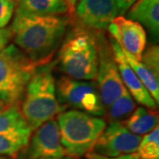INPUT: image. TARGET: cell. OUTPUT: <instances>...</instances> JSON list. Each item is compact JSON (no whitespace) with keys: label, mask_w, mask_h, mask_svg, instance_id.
I'll return each mask as SVG.
<instances>
[{"label":"cell","mask_w":159,"mask_h":159,"mask_svg":"<svg viewBox=\"0 0 159 159\" xmlns=\"http://www.w3.org/2000/svg\"><path fill=\"white\" fill-rule=\"evenodd\" d=\"M69 21V15H39L16 6L10 29L15 45L41 66L50 63Z\"/></svg>","instance_id":"6da1fadb"},{"label":"cell","mask_w":159,"mask_h":159,"mask_svg":"<svg viewBox=\"0 0 159 159\" xmlns=\"http://www.w3.org/2000/svg\"><path fill=\"white\" fill-rule=\"evenodd\" d=\"M20 108L33 131L47 121L55 119L66 109L58 102L56 80L50 63L35 68L25 89Z\"/></svg>","instance_id":"7a4b0ae2"},{"label":"cell","mask_w":159,"mask_h":159,"mask_svg":"<svg viewBox=\"0 0 159 159\" xmlns=\"http://www.w3.org/2000/svg\"><path fill=\"white\" fill-rule=\"evenodd\" d=\"M97 32L75 29L58 51L57 63L66 76L79 80H96L98 69Z\"/></svg>","instance_id":"3957f363"},{"label":"cell","mask_w":159,"mask_h":159,"mask_svg":"<svg viewBox=\"0 0 159 159\" xmlns=\"http://www.w3.org/2000/svg\"><path fill=\"white\" fill-rule=\"evenodd\" d=\"M57 118L66 156L74 157L89 153L106 126L103 119L78 110L63 111Z\"/></svg>","instance_id":"277c9868"},{"label":"cell","mask_w":159,"mask_h":159,"mask_svg":"<svg viewBox=\"0 0 159 159\" xmlns=\"http://www.w3.org/2000/svg\"><path fill=\"white\" fill-rule=\"evenodd\" d=\"M37 66L14 44L0 51V100L6 106L20 105L27 85Z\"/></svg>","instance_id":"5b68a950"},{"label":"cell","mask_w":159,"mask_h":159,"mask_svg":"<svg viewBox=\"0 0 159 159\" xmlns=\"http://www.w3.org/2000/svg\"><path fill=\"white\" fill-rule=\"evenodd\" d=\"M58 102L67 107L80 110L92 116H103L105 109L102 105L96 83L62 76L56 84Z\"/></svg>","instance_id":"8992f818"},{"label":"cell","mask_w":159,"mask_h":159,"mask_svg":"<svg viewBox=\"0 0 159 159\" xmlns=\"http://www.w3.org/2000/svg\"><path fill=\"white\" fill-rule=\"evenodd\" d=\"M97 40L99 60L96 80L102 105L107 109L126 89L120 78L110 43L99 32H97Z\"/></svg>","instance_id":"52a82bcc"},{"label":"cell","mask_w":159,"mask_h":159,"mask_svg":"<svg viewBox=\"0 0 159 159\" xmlns=\"http://www.w3.org/2000/svg\"><path fill=\"white\" fill-rule=\"evenodd\" d=\"M72 14L75 29L103 31L119 14L117 0H80Z\"/></svg>","instance_id":"ba28073f"},{"label":"cell","mask_w":159,"mask_h":159,"mask_svg":"<svg viewBox=\"0 0 159 159\" xmlns=\"http://www.w3.org/2000/svg\"><path fill=\"white\" fill-rule=\"evenodd\" d=\"M142 138L131 133L122 122L112 121L105 126L90 152L107 157L136 153Z\"/></svg>","instance_id":"9c48e42d"},{"label":"cell","mask_w":159,"mask_h":159,"mask_svg":"<svg viewBox=\"0 0 159 159\" xmlns=\"http://www.w3.org/2000/svg\"><path fill=\"white\" fill-rule=\"evenodd\" d=\"M65 156V149L60 142L58 125L55 119H51L34 129L28 145L16 155L19 159L63 158Z\"/></svg>","instance_id":"30bf717a"},{"label":"cell","mask_w":159,"mask_h":159,"mask_svg":"<svg viewBox=\"0 0 159 159\" xmlns=\"http://www.w3.org/2000/svg\"><path fill=\"white\" fill-rule=\"evenodd\" d=\"M108 31L120 48L140 61L147 45V33L140 23L120 15L109 25Z\"/></svg>","instance_id":"8fae6325"},{"label":"cell","mask_w":159,"mask_h":159,"mask_svg":"<svg viewBox=\"0 0 159 159\" xmlns=\"http://www.w3.org/2000/svg\"><path fill=\"white\" fill-rule=\"evenodd\" d=\"M110 45L113 53L115 62L119 69L120 78L126 90L140 104L145 106L146 108L155 110L157 107V103L149 92L142 84L141 80L138 78L135 73L131 68L120 46L111 38L110 40Z\"/></svg>","instance_id":"7c38bea8"},{"label":"cell","mask_w":159,"mask_h":159,"mask_svg":"<svg viewBox=\"0 0 159 159\" xmlns=\"http://www.w3.org/2000/svg\"><path fill=\"white\" fill-rule=\"evenodd\" d=\"M127 19L140 23L155 36L159 33V0H136L126 13Z\"/></svg>","instance_id":"4fadbf2b"},{"label":"cell","mask_w":159,"mask_h":159,"mask_svg":"<svg viewBox=\"0 0 159 159\" xmlns=\"http://www.w3.org/2000/svg\"><path fill=\"white\" fill-rule=\"evenodd\" d=\"M122 123L131 133L140 136L145 135L158 125V112L153 109L141 106L134 109Z\"/></svg>","instance_id":"5bb4252c"},{"label":"cell","mask_w":159,"mask_h":159,"mask_svg":"<svg viewBox=\"0 0 159 159\" xmlns=\"http://www.w3.org/2000/svg\"><path fill=\"white\" fill-rule=\"evenodd\" d=\"M17 7L39 15H69L71 10L64 0H16Z\"/></svg>","instance_id":"9a60e30c"},{"label":"cell","mask_w":159,"mask_h":159,"mask_svg":"<svg viewBox=\"0 0 159 159\" xmlns=\"http://www.w3.org/2000/svg\"><path fill=\"white\" fill-rule=\"evenodd\" d=\"M32 132L33 130L28 127L0 133V155L16 156L28 145Z\"/></svg>","instance_id":"2e32d148"},{"label":"cell","mask_w":159,"mask_h":159,"mask_svg":"<svg viewBox=\"0 0 159 159\" xmlns=\"http://www.w3.org/2000/svg\"><path fill=\"white\" fill-rule=\"evenodd\" d=\"M136 108V104L129 92L126 90L120 97H118L104 112V116L110 122L125 120Z\"/></svg>","instance_id":"e0dca14e"},{"label":"cell","mask_w":159,"mask_h":159,"mask_svg":"<svg viewBox=\"0 0 159 159\" xmlns=\"http://www.w3.org/2000/svg\"><path fill=\"white\" fill-rule=\"evenodd\" d=\"M29 127L23 118L20 105L6 106L0 111V133L20 130Z\"/></svg>","instance_id":"ac0fdd59"},{"label":"cell","mask_w":159,"mask_h":159,"mask_svg":"<svg viewBox=\"0 0 159 159\" xmlns=\"http://www.w3.org/2000/svg\"><path fill=\"white\" fill-rule=\"evenodd\" d=\"M136 154L140 159H159L158 125L142 137Z\"/></svg>","instance_id":"d6986e66"},{"label":"cell","mask_w":159,"mask_h":159,"mask_svg":"<svg viewBox=\"0 0 159 159\" xmlns=\"http://www.w3.org/2000/svg\"><path fill=\"white\" fill-rule=\"evenodd\" d=\"M141 62L144 66L159 79V49L157 45H151L145 48L141 57Z\"/></svg>","instance_id":"ffe728a7"},{"label":"cell","mask_w":159,"mask_h":159,"mask_svg":"<svg viewBox=\"0 0 159 159\" xmlns=\"http://www.w3.org/2000/svg\"><path fill=\"white\" fill-rule=\"evenodd\" d=\"M16 0H0V29L6 28L14 14Z\"/></svg>","instance_id":"44dd1931"},{"label":"cell","mask_w":159,"mask_h":159,"mask_svg":"<svg viewBox=\"0 0 159 159\" xmlns=\"http://www.w3.org/2000/svg\"><path fill=\"white\" fill-rule=\"evenodd\" d=\"M12 40V32L10 28L0 29V51L8 46L10 41Z\"/></svg>","instance_id":"7402d4cb"},{"label":"cell","mask_w":159,"mask_h":159,"mask_svg":"<svg viewBox=\"0 0 159 159\" xmlns=\"http://www.w3.org/2000/svg\"><path fill=\"white\" fill-rule=\"evenodd\" d=\"M88 155V159H140L139 157L137 156L136 153L130 154V155H125V156H121L118 157H102V156H98L96 154L89 153Z\"/></svg>","instance_id":"603a6c76"},{"label":"cell","mask_w":159,"mask_h":159,"mask_svg":"<svg viewBox=\"0 0 159 159\" xmlns=\"http://www.w3.org/2000/svg\"><path fill=\"white\" fill-rule=\"evenodd\" d=\"M135 1L136 0H117L119 14L120 15L125 14Z\"/></svg>","instance_id":"cb8c5ba5"},{"label":"cell","mask_w":159,"mask_h":159,"mask_svg":"<svg viewBox=\"0 0 159 159\" xmlns=\"http://www.w3.org/2000/svg\"><path fill=\"white\" fill-rule=\"evenodd\" d=\"M66 4H67V6H69V8H70V10H71V14L73 13V11L74 10V7L76 6V4H77V2L80 1V0H64Z\"/></svg>","instance_id":"d4e9b609"},{"label":"cell","mask_w":159,"mask_h":159,"mask_svg":"<svg viewBox=\"0 0 159 159\" xmlns=\"http://www.w3.org/2000/svg\"><path fill=\"white\" fill-rule=\"evenodd\" d=\"M6 105L4 103V102L2 101V100H0V111H2L4 109L6 108Z\"/></svg>","instance_id":"484cf974"},{"label":"cell","mask_w":159,"mask_h":159,"mask_svg":"<svg viewBox=\"0 0 159 159\" xmlns=\"http://www.w3.org/2000/svg\"><path fill=\"white\" fill-rule=\"evenodd\" d=\"M63 159H77V157H69V156H67V157H64Z\"/></svg>","instance_id":"4316f807"},{"label":"cell","mask_w":159,"mask_h":159,"mask_svg":"<svg viewBox=\"0 0 159 159\" xmlns=\"http://www.w3.org/2000/svg\"><path fill=\"white\" fill-rule=\"evenodd\" d=\"M64 158V157H63ZM63 158H57V157H43V158H38V159H63Z\"/></svg>","instance_id":"83f0119b"},{"label":"cell","mask_w":159,"mask_h":159,"mask_svg":"<svg viewBox=\"0 0 159 159\" xmlns=\"http://www.w3.org/2000/svg\"><path fill=\"white\" fill-rule=\"evenodd\" d=\"M0 159H6V158H4V157H2L0 156Z\"/></svg>","instance_id":"f1b7e54d"}]
</instances>
